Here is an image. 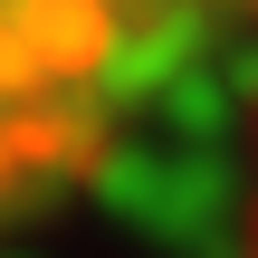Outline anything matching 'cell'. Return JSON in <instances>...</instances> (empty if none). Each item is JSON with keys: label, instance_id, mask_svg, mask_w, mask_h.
Instances as JSON below:
<instances>
[{"label": "cell", "instance_id": "obj_1", "mask_svg": "<svg viewBox=\"0 0 258 258\" xmlns=\"http://www.w3.org/2000/svg\"><path fill=\"white\" fill-rule=\"evenodd\" d=\"M249 0H0V211L77 182L105 134Z\"/></svg>", "mask_w": 258, "mask_h": 258}, {"label": "cell", "instance_id": "obj_2", "mask_svg": "<svg viewBox=\"0 0 258 258\" xmlns=\"http://www.w3.org/2000/svg\"><path fill=\"white\" fill-rule=\"evenodd\" d=\"M239 258H258V191H249V249H239Z\"/></svg>", "mask_w": 258, "mask_h": 258}]
</instances>
